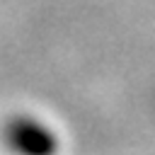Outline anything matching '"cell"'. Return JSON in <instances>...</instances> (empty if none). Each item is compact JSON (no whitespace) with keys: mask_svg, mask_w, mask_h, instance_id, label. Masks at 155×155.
Instances as JSON below:
<instances>
[{"mask_svg":"<svg viewBox=\"0 0 155 155\" xmlns=\"http://www.w3.org/2000/svg\"><path fill=\"white\" fill-rule=\"evenodd\" d=\"M0 140L10 155H58L61 136L34 114H12L0 126Z\"/></svg>","mask_w":155,"mask_h":155,"instance_id":"6da1fadb","label":"cell"}]
</instances>
